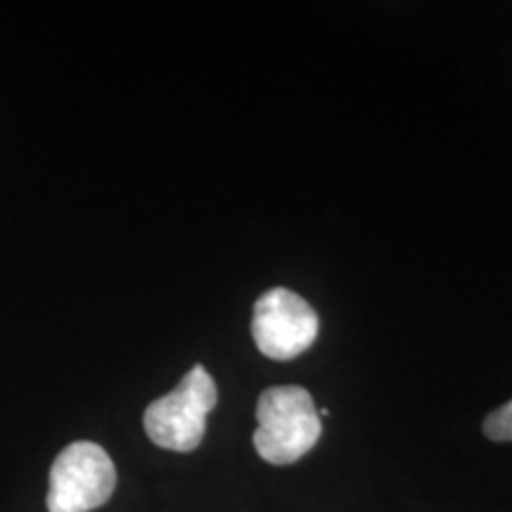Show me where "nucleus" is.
Segmentation results:
<instances>
[{
  "label": "nucleus",
  "instance_id": "nucleus-1",
  "mask_svg": "<svg viewBox=\"0 0 512 512\" xmlns=\"http://www.w3.org/2000/svg\"><path fill=\"white\" fill-rule=\"evenodd\" d=\"M256 422L254 448L271 465L302 460L323 432L313 396L297 384L268 387L256 403Z\"/></svg>",
  "mask_w": 512,
  "mask_h": 512
},
{
  "label": "nucleus",
  "instance_id": "nucleus-2",
  "mask_svg": "<svg viewBox=\"0 0 512 512\" xmlns=\"http://www.w3.org/2000/svg\"><path fill=\"white\" fill-rule=\"evenodd\" d=\"M219 392L204 366H195L176 389L152 401L143 415V425L152 444L166 451L190 453L202 444L207 418L214 411Z\"/></svg>",
  "mask_w": 512,
  "mask_h": 512
},
{
  "label": "nucleus",
  "instance_id": "nucleus-3",
  "mask_svg": "<svg viewBox=\"0 0 512 512\" xmlns=\"http://www.w3.org/2000/svg\"><path fill=\"white\" fill-rule=\"evenodd\" d=\"M117 489V467L93 441H74L50 467L48 512H91Z\"/></svg>",
  "mask_w": 512,
  "mask_h": 512
},
{
  "label": "nucleus",
  "instance_id": "nucleus-4",
  "mask_svg": "<svg viewBox=\"0 0 512 512\" xmlns=\"http://www.w3.org/2000/svg\"><path fill=\"white\" fill-rule=\"evenodd\" d=\"M252 337L264 356L290 361L316 342L318 313L297 292L273 287L256 299Z\"/></svg>",
  "mask_w": 512,
  "mask_h": 512
},
{
  "label": "nucleus",
  "instance_id": "nucleus-5",
  "mask_svg": "<svg viewBox=\"0 0 512 512\" xmlns=\"http://www.w3.org/2000/svg\"><path fill=\"white\" fill-rule=\"evenodd\" d=\"M484 434L491 441H512V401L486 415Z\"/></svg>",
  "mask_w": 512,
  "mask_h": 512
}]
</instances>
